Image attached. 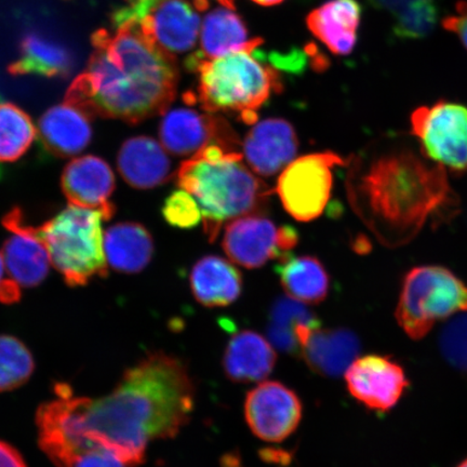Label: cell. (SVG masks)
Returning <instances> with one entry per match:
<instances>
[{"label":"cell","mask_w":467,"mask_h":467,"mask_svg":"<svg viewBox=\"0 0 467 467\" xmlns=\"http://www.w3.org/2000/svg\"><path fill=\"white\" fill-rule=\"evenodd\" d=\"M73 58L63 46L38 34H28L23 38L20 57L11 63V75H39L45 78H67L71 73Z\"/></svg>","instance_id":"cell-27"},{"label":"cell","mask_w":467,"mask_h":467,"mask_svg":"<svg viewBox=\"0 0 467 467\" xmlns=\"http://www.w3.org/2000/svg\"><path fill=\"white\" fill-rule=\"evenodd\" d=\"M253 2L259 4L261 5H265V7H268V5H275L280 3H283L284 0H253Z\"/></svg>","instance_id":"cell-39"},{"label":"cell","mask_w":467,"mask_h":467,"mask_svg":"<svg viewBox=\"0 0 467 467\" xmlns=\"http://www.w3.org/2000/svg\"><path fill=\"white\" fill-rule=\"evenodd\" d=\"M126 2L132 3V2H136V0H126Z\"/></svg>","instance_id":"cell-42"},{"label":"cell","mask_w":467,"mask_h":467,"mask_svg":"<svg viewBox=\"0 0 467 467\" xmlns=\"http://www.w3.org/2000/svg\"><path fill=\"white\" fill-rule=\"evenodd\" d=\"M438 17L440 16L434 0L414 3L396 14L394 33L400 38H424L434 31Z\"/></svg>","instance_id":"cell-31"},{"label":"cell","mask_w":467,"mask_h":467,"mask_svg":"<svg viewBox=\"0 0 467 467\" xmlns=\"http://www.w3.org/2000/svg\"><path fill=\"white\" fill-rule=\"evenodd\" d=\"M36 138L31 117L13 103H0V162L25 156Z\"/></svg>","instance_id":"cell-29"},{"label":"cell","mask_w":467,"mask_h":467,"mask_svg":"<svg viewBox=\"0 0 467 467\" xmlns=\"http://www.w3.org/2000/svg\"><path fill=\"white\" fill-rule=\"evenodd\" d=\"M115 175L100 157L87 155L67 163L61 175V188L69 204L96 210L105 221L110 220L116 208L110 202L115 191Z\"/></svg>","instance_id":"cell-16"},{"label":"cell","mask_w":467,"mask_h":467,"mask_svg":"<svg viewBox=\"0 0 467 467\" xmlns=\"http://www.w3.org/2000/svg\"><path fill=\"white\" fill-rule=\"evenodd\" d=\"M38 136L52 156L67 159L78 155L91 141L90 117L67 102L56 105L40 119Z\"/></svg>","instance_id":"cell-19"},{"label":"cell","mask_w":467,"mask_h":467,"mask_svg":"<svg viewBox=\"0 0 467 467\" xmlns=\"http://www.w3.org/2000/svg\"><path fill=\"white\" fill-rule=\"evenodd\" d=\"M347 165L332 151L295 160L279 175L277 195L292 218L309 222L320 217L330 200L335 167Z\"/></svg>","instance_id":"cell-9"},{"label":"cell","mask_w":467,"mask_h":467,"mask_svg":"<svg viewBox=\"0 0 467 467\" xmlns=\"http://www.w3.org/2000/svg\"><path fill=\"white\" fill-rule=\"evenodd\" d=\"M358 337L348 329H314L301 348L303 359L314 372L337 377L358 359Z\"/></svg>","instance_id":"cell-22"},{"label":"cell","mask_w":467,"mask_h":467,"mask_svg":"<svg viewBox=\"0 0 467 467\" xmlns=\"http://www.w3.org/2000/svg\"><path fill=\"white\" fill-rule=\"evenodd\" d=\"M5 265L4 256H3V254H0V285H2V284L5 282V280L7 279L5 277Z\"/></svg>","instance_id":"cell-40"},{"label":"cell","mask_w":467,"mask_h":467,"mask_svg":"<svg viewBox=\"0 0 467 467\" xmlns=\"http://www.w3.org/2000/svg\"><path fill=\"white\" fill-rule=\"evenodd\" d=\"M103 215L68 204L54 218L35 226L51 265L69 287H83L95 277L108 276V260L102 231Z\"/></svg>","instance_id":"cell-6"},{"label":"cell","mask_w":467,"mask_h":467,"mask_svg":"<svg viewBox=\"0 0 467 467\" xmlns=\"http://www.w3.org/2000/svg\"><path fill=\"white\" fill-rule=\"evenodd\" d=\"M56 395L36 413L39 447L52 463L73 467L81 455L101 447L126 466H138L150 442L171 440L190 422L195 385L182 360L154 352L100 399L75 396L67 384H57Z\"/></svg>","instance_id":"cell-1"},{"label":"cell","mask_w":467,"mask_h":467,"mask_svg":"<svg viewBox=\"0 0 467 467\" xmlns=\"http://www.w3.org/2000/svg\"><path fill=\"white\" fill-rule=\"evenodd\" d=\"M189 0H136L113 14V26L137 21L169 54H183L195 46L201 17Z\"/></svg>","instance_id":"cell-10"},{"label":"cell","mask_w":467,"mask_h":467,"mask_svg":"<svg viewBox=\"0 0 467 467\" xmlns=\"http://www.w3.org/2000/svg\"><path fill=\"white\" fill-rule=\"evenodd\" d=\"M279 282L291 299L305 305H319L328 296V272L312 255L292 256L276 266Z\"/></svg>","instance_id":"cell-26"},{"label":"cell","mask_w":467,"mask_h":467,"mask_svg":"<svg viewBox=\"0 0 467 467\" xmlns=\"http://www.w3.org/2000/svg\"><path fill=\"white\" fill-rule=\"evenodd\" d=\"M260 38L249 39L246 26L232 9L219 8L208 14L202 23L200 52L192 55L186 66L213 60L234 52L254 50L261 45Z\"/></svg>","instance_id":"cell-24"},{"label":"cell","mask_w":467,"mask_h":467,"mask_svg":"<svg viewBox=\"0 0 467 467\" xmlns=\"http://www.w3.org/2000/svg\"><path fill=\"white\" fill-rule=\"evenodd\" d=\"M320 326L319 320L301 303L291 297H278L270 311L267 335L276 348L292 354L300 353L299 330Z\"/></svg>","instance_id":"cell-28"},{"label":"cell","mask_w":467,"mask_h":467,"mask_svg":"<svg viewBox=\"0 0 467 467\" xmlns=\"http://www.w3.org/2000/svg\"><path fill=\"white\" fill-rule=\"evenodd\" d=\"M243 153L208 146L181 163L175 180L195 198L210 242L238 218L265 212L272 191L243 162Z\"/></svg>","instance_id":"cell-4"},{"label":"cell","mask_w":467,"mask_h":467,"mask_svg":"<svg viewBox=\"0 0 467 467\" xmlns=\"http://www.w3.org/2000/svg\"><path fill=\"white\" fill-rule=\"evenodd\" d=\"M0 467H27V465L15 447L0 441Z\"/></svg>","instance_id":"cell-36"},{"label":"cell","mask_w":467,"mask_h":467,"mask_svg":"<svg viewBox=\"0 0 467 467\" xmlns=\"http://www.w3.org/2000/svg\"><path fill=\"white\" fill-rule=\"evenodd\" d=\"M299 243V234L292 226L276 227L260 214H249L226 224L223 242L232 262L248 270L260 268L270 260H285Z\"/></svg>","instance_id":"cell-11"},{"label":"cell","mask_w":467,"mask_h":467,"mask_svg":"<svg viewBox=\"0 0 467 467\" xmlns=\"http://www.w3.org/2000/svg\"><path fill=\"white\" fill-rule=\"evenodd\" d=\"M254 50L234 52L188 67L200 75L197 100L203 110L234 113L246 124H254L256 112L272 92L282 89L276 69L254 57Z\"/></svg>","instance_id":"cell-5"},{"label":"cell","mask_w":467,"mask_h":467,"mask_svg":"<svg viewBox=\"0 0 467 467\" xmlns=\"http://www.w3.org/2000/svg\"><path fill=\"white\" fill-rule=\"evenodd\" d=\"M105 254L115 271L137 274L150 265L154 254L150 233L136 222H122L105 232Z\"/></svg>","instance_id":"cell-25"},{"label":"cell","mask_w":467,"mask_h":467,"mask_svg":"<svg viewBox=\"0 0 467 467\" xmlns=\"http://www.w3.org/2000/svg\"><path fill=\"white\" fill-rule=\"evenodd\" d=\"M162 215L167 223L178 229H194L202 220L200 204L190 192L178 190L166 198Z\"/></svg>","instance_id":"cell-32"},{"label":"cell","mask_w":467,"mask_h":467,"mask_svg":"<svg viewBox=\"0 0 467 467\" xmlns=\"http://www.w3.org/2000/svg\"><path fill=\"white\" fill-rule=\"evenodd\" d=\"M117 168L137 190L159 188L171 179V162L161 145L150 137H134L121 145Z\"/></svg>","instance_id":"cell-18"},{"label":"cell","mask_w":467,"mask_h":467,"mask_svg":"<svg viewBox=\"0 0 467 467\" xmlns=\"http://www.w3.org/2000/svg\"><path fill=\"white\" fill-rule=\"evenodd\" d=\"M299 150L294 126L287 120L270 119L258 122L243 143V155L253 171L273 177L284 171Z\"/></svg>","instance_id":"cell-17"},{"label":"cell","mask_w":467,"mask_h":467,"mask_svg":"<svg viewBox=\"0 0 467 467\" xmlns=\"http://www.w3.org/2000/svg\"><path fill=\"white\" fill-rule=\"evenodd\" d=\"M460 312H467V285L451 270L423 265L406 274L395 315L412 340H421L438 321Z\"/></svg>","instance_id":"cell-7"},{"label":"cell","mask_w":467,"mask_h":467,"mask_svg":"<svg viewBox=\"0 0 467 467\" xmlns=\"http://www.w3.org/2000/svg\"><path fill=\"white\" fill-rule=\"evenodd\" d=\"M73 467H126L117 455L101 447L81 455Z\"/></svg>","instance_id":"cell-34"},{"label":"cell","mask_w":467,"mask_h":467,"mask_svg":"<svg viewBox=\"0 0 467 467\" xmlns=\"http://www.w3.org/2000/svg\"><path fill=\"white\" fill-rule=\"evenodd\" d=\"M99 29L83 73L68 88L66 102L90 117L137 125L165 113L177 93L173 55L163 50L137 21Z\"/></svg>","instance_id":"cell-2"},{"label":"cell","mask_w":467,"mask_h":467,"mask_svg":"<svg viewBox=\"0 0 467 467\" xmlns=\"http://www.w3.org/2000/svg\"><path fill=\"white\" fill-rule=\"evenodd\" d=\"M447 171L406 149L393 150L349 163L350 206L379 243L407 244L428 224L441 223L457 213L458 197Z\"/></svg>","instance_id":"cell-3"},{"label":"cell","mask_w":467,"mask_h":467,"mask_svg":"<svg viewBox=\"0 0 467 467\" xmlns=\"http://www.w3.org/2000/svg\"><path fill=\"white\" fill-rule=\"evenodd\" d=\"M441 348L449 358L467 360V314L454 319L441 336Z\"/></svg>","instance_id":"cell-33"},{"label":"cell","mask_w":467,"mask_h":467,"mask_svg":"<svg viewBox=\"0 0 467 467\" xmlns=\"http://www.w3.org/2000/svg\"><path fill=\"white\" fill-rule=\"evenodd\" d=\"M276 359L271 342L258 332L243 330L227 343L223 368L226 377L233 382H260L271 375Z\"/></svg>","instance_id":"cell-20"},{"label":"cell","mask_w":467,"mask_h":467,"mask_svg":"<svg viewBox=\"0 0 467 467\" xmlns=\"http://www.w3.org/2000/svg\"><path fill=\"white\" fill-rule=\"evenodd\" d=\"M411 133L421 145L422 155L453 173L467 171V108L440 101L414 110Z\"/></svg>","instance_id":"cell-8"},{"label":"cell","mask_w":467,"mask_h":467,"mask_svg":"<svg viewBox=\"0 0 467 467\" xmlns=\"http://www.w3.org/2000/svg\"><path fill=\"white\" fill-rule=\"evenodd\" d=\"M190 283L192 296L207 307L231 306L243 290L241 272L218 255H206L198 260L192 268Z\"/></svg>","instance_id":"cell-23"},{"label":"cell","mask_w":467,"mask_h":467,"mask_svg":"<svg viewBox=\"0 0 467 467\" xmlns=\"http://www.w3.org/2000/svg\"><path fill=\"white\" fill-rule=\"evenodd\" d=\"M377 8L390 11L393 14H399L400 11L409 7V5L422 2V0H370Z\"/></svg>","instance_id":"cell-37"},{"label":"cell","mask_w":467,"mask_h":467,"mask_svg":"<svg viewBox=\"0 0 467 467\" xmlns=\"http://www.w3.org/2000/svg\"><path fill=\"white\" fill-rule=\"evenodd\" d=\"M458 467H467V459L463 461Z\"/></svg>","instance_id":"cell-41"},{"label":"cell","mask_w":467,"mask_h":467,"mask_svg":"<svg viewBox=\"0 0 467 467\" xmlns=\"http://www.w3.org/2000/svg\"><path fill=\"white\" fill-rule=\"evenodd\" d=\"M350 395L371 410L389 411L404 395L409 381L404 368L389 356L359 358L346 372Z\"/></svg>","instance_id":"cell-14"},{"label":"cell","mask_w":467,"mask_h":467,"mask_svg":"<svg viewBox=\"0 0 467 467\" xmlns=\"http://www.w3.org/2000/svg\"><path fill=\"white\" fill-rule=\"evenodd\" d=\"M198 11L208 8L209 0H191ZM223 7L227 9H235V0H217Z\"/></svg>","instance_id":"cell-38"},{"label":"cell","mask_w":467,"mask_h":467,"mask_svg":"<svg viewBox=\"0 0 467 467\" xmlns=\"http://www.w3.org/2000/svg\"><path fill=\"white\" fill-rule=\"evenodd\" d=\"M35 370L31 350L13 336H0V392L25 385Z\"/></svg>","instance_id":"cell-30"},{"label":"cell","mask_w":467,"mask_h":467,"mask_svg":"<svg viewBox=\"0 0 467 467\" xmlns=\"http://www.w3.org/2000/svg\"><path fill=\"white\" fill-rule=\"evenodd\" d=\"M360 16L356 0H330L307 16L306 25L332 54L346 56L354 49Z\"/></svg>","instance_id":"cell-21"},{"label":"cell","mask_w":467,"mask_h":467,"mask_svg":"<svg viewBox=\"0 0 467 467\" xmlns=\"http://www.w3.org/2000/svg\"><path fill=\"white\" fill-rule=\"evenodd\" d=\"M2 223L13 233L3 248L9 277L20 287H37L48 276L51 261L44 244L35 235V226L27 223L25 213L17 207L5 215Z\"/></svg>","instance_id":"cell-15"},{"label":"cell","mask_w":467,"mask_h":467,"mask_svg":"<svg viewBox=\"0 0 467 467\" xmlns=\"http://www.w3.org/2000/svg\"><path fill=\"white\" fill-rule=\"evenodd\" d=\"M302 408L294 390L279 382L265 381L247 394L244 418L260 440L280 442L295 433L301 422Z\"/></svg>","instance_id":"cell-13"},{"label":"cell","mask_w":467,"mask_h":467,"mask_svg":"<svg viewBox=\"0 0 467 467\" xmlns=\"http://www.w3.org/2000/svg\"><path fill=\"white\" fill-rule=\"evenodd\" d=\"M160 138L163 148L178 157L195 156L208 146L241 153L239 148L243 146L236 132L222 117L185 108L171 109L163 116Z\"/></svg>","instance_id":"cell-12"},{"label":"cell","mask_w":467,"mask_h":467,"mask_svg":"<svg viewBox=\"0 0 467 467\" xmlns=\"http://www.w3.org/2000/svg\"><path fill=\"white\" fill-rule=\"evenodd\" d=\"M442 26L457 35L467 49V3L459 2L455 5V13L442 20Z\"/></svg>","instance_id":"cell-35"}]
</instances>
